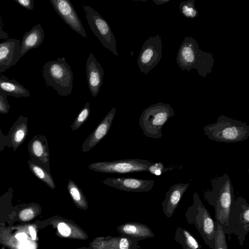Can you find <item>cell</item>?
Instances as JSON below:
<instances>
[{
	"label": "cell",
	"instance_id": "obj_1",
	"mask_svg": "<svg viewBox=\"0 0 249 249\" xmlns=\"http://www.w3.org/2000/svg\"><path fill=\"white\" fill-rule=\"evenodd\" d=\"M212 189L204 192L203 196L214 209L215 221L224 228L231 206L234 200V189L227 173L211 180Z\"/></svg>",
	"mask_w": 249,
	"mask_h": 249
},
{
	"label": "cell",
	"instance_id": "obj_2",
	"mask_svg": "<svg viewBox=\"0 0 249 249\" xmlns=\"http://www.w3.org/2000/svg\"><path fill=\"white\" fill-rule=\"evenodd\" d=\"M177 62L182 71L195 69L199 75L205 77L212 71L214 58L211 53L201 50L193 37H186L178 51Z\"/></svg>",
	"mask_w": 249,
	"mask_h": 249
},
{
	"label": "cell",
	"instance_id": "obj_3",
	"mask_svg": "<svg viewBox=\"0 0 249 249\" xmlns=\"http://www.w3.org/2000/svg\"><path fill=\"white\" fill-rule=\"evenodd\" d=\"M205 134L217 142H241L249 137V125L246 123L221 114L215 123L205 126Z\"/></svg>",
	"mask_w": 249,
	"mask_h": 249
},
{
	"label": "cell",
	"instance_id": "obj_4",
	"mask_svg": "<svg viewBox=\"0 0 249 249\" xmlns=\"http://www.w3.org/2000/svg\"><path fill=\"white\" fill-rule=\"evenodd\" d=\"M187 222L194 225L203 239L211 249L214 247L216 222L213 220L203 204L197 192L193 194V202L185 213Z\"/></svg>",
	"mask_w": 249,
	"mask_h": 249
},
{
	"label": "cell",
	"instance_id": "obj_5",
	"mask_svg": "<svg viewBox=\"0 0 249 249\" xmlns=\"http://www.w3.org/2000/svg\"><path fill=\"white\" fill-rule=\"evenodd\" d=\"M43 76L46 84L61 96L71 94L73 74L65 57L46 62L43 67Z\"/></svg>",
	"mask_w": 249,
	"mask_h": 249
},
{
	"label": "cell",
	"instance_id": "obj_6",
	"mask_svg": "<svg viewBox=\"0 0 249 249\" xmlns=\"http://www.w3.org/2000/svg\"><path fill=\"white\" fill-rule=\"evenodd\" d=\"M174 115V110L169 104L158 103L143 110L139 124L146 137L160 139L162 136L163 126Z\"/></svg>",
	"mask_w": 249,
	"mask_h": 249
},
{
	"label": "cell",
	"instance_id": "obj_7",
	"mask_svg": "<svg viewBox=\"0 0 249 249\" xmlns=\"http://www.w3.org/2000/svg\"><path fill=\"white\" fill-rule=\"evenodd\" d=\"M224 231L228 235L236 236L239 244L243 245L249 232V204L245 198L238 196L234 199Z\"/></svg>",
	"mask_w": 249,
	"mask_h": 249
},
{
	"label": "cell",
	"instance_id": "obj_8",
	"mask_svg": "<svg viewBox=\"0 0 249 249\" xmlns=\"http://www.w3.org/2000/svg\"><path fill=\"white\" fill-rule=\"evenodd\" d=\"M88 24L94 34L106 48L118 56L116 49V41L108 22L93 8L83 5Z\"/></svg>",
	"mask_w": 249,
	"mask_h": 249
},
{
	"label": "cell",
	"instance_id": "obj_9",
	"mask_svg": "<svg viewBox=\"0 0 249 249\" xmlns=\"http://www.w3.org/2000/svg\"><path fill=\"white\" fill-rule=\"evenodd\" d=\"M152 163L146 160L129 159L95 162L90 163L88 168L99 173L123 174L148 171Z\"/></svg>",
	"mask_w": 249,
	"mask_h": 249
},
{
	"label": "cell",
	"instance_id": "obj_10",
	"mask_svg": "<svg viewBox=\"0 0 249 249\" xmlns=\"http://www.w3.org/2000/svg\"><path fill=\"white\" fill-rule=\"evenodd\" d=\"M162 41L159 35L148 38L143 43L140 53L137 64L142 73L148 74L161 59Z\"/></svg>",
	"mask_w": 249,
	"mask_h": 249
},
{
	"label": "cell",
	"instance_id": "obj_11",
	"mask_svg": "<svg viewBox=\"0 0 249 249\" xmlns=\"http://www.w3.org/2000/svg\"><path fill=\"white\" fill-rule=\"evenodd\" d=\"M50 2L59 17L72 30L87 37L81 20L70 0H50Z\"/></svg>",
	"mask_w": 249,
	"mask_h": 249
},
{
	"label": "cell",
	"instance_id": "obj_12",
	"mask_svg": "<svg viewBox=\"0 0 249 249\" xmlns=\"http://www.w3.org/2000/svg\"><path fill=\"white\" fill-rule=\"evenodd\" d=\"M102 182L105 185L122 191L143 192L151 190L155 181L131 177H117L107 178Z\"/></svg>",
	"mask_w": 249,
	"mask_h": 249
},
{
	"label": "cell",
	"instance_id": "obj_13",
	"mask_svg": "<svg viewBox=\"0 0 249 249\" xmlns=\"http://www.w3.org/2000/svg\"><path fill=\"white\" fill-rule=\"evenodd\" d=\"M20 41L9 38L0 42V75L20 59Z\"/></svg>",
	"mask_w": 249,
	"mask_h": 249
},
{
	"label": "cell",
	"instance_id": "obj_14",
	"mask_svg": "<svg viewBox=\"0 0 249 249\" xmlns=\"http://www.w3.org/2000/svg\"><path fill=\"white\" fill-rule=\"evenodd\" d=\"M116 110L115 107H112L94 131L83 142L82 145L83 152L89 151L107 135L115 117Z\"/></svg>",
	"mask_w": 249,
	"mask_h": 249
},
{
	"label": "cell",
	"instance_id": "obj_15",
	"mask_svg": "<svg viewBox=\"0 0 249 249\" xmlns=\"http://www.w3.org/2000/svg\"><path fill=\"white\" fill-rule=\"evenodd\" d=\"M86 69L89 89L91 95L96 97L102 85L104 70L92 53L87 58Z\"/></svg>",
	"mask_w": 249,
	"mask_h": 249
},
{
	"label": "cell",
	"instance_id": "obj_16",
	"mask_svg": "<svg viewBox=\"0 0 249 249\" xmlns=\"http://www.w3.org/2000/svg\"><path fill=\"white\" fill-rule=\"evenodd\" d=\"M189 185L190 183L175 184L166 192L161 205L163 213L167 217L170 218L173 215Z\"/></svg>",
	"mask_w": 249,
	"mask_h": 249
},
{
	"label": "cell",
	"instance_id": "obj_17",
	"mask_svg": "<svg viewBox=\"0 0 249 249\" xmlns=\"http://www.w3.org/2000/svg\"><path fill=\"white\" fill-rule=\"evenodd\" d=\"M28 149L33 159L50 169L48 142L45 136L38 134L34 136L28 143Z\"/></svg>",
	"mask_w": 249,
	"mask_h": 249
},
{
	"label": "cell",
	"instance_id": "obj_18",
	"mask_svg": "<svg viewBox=\"0 0 249 249\" xmlns=\"http://www.w3.org/2000/svg\"><path fill=\"white\" fill-rule=\"evenodd\" d=\"M28 118L20 115L6 135V146L15 151L24 142L28 134Z\"/></svg>",
	"mask_w": 249,
	"mask_h": 249
},
{
	"label": "cell",
	"instance_id": "obj_19",
	"mask_svg": "<svg viewBox=\"0 0 249 249\" xmlns=\"http://www.w3.org/2000/svg\"><path fill=\"white\" fill-rule=\"evenodd\" d=\"M44 36V30L40 24L26 32L20 42V58L31 50L38 47L43 43Z\"/></svg>",
	"mask_w": 249,
	"mask_h": 249
},
{
	"label": "cell",
	"instance_id": "obj_20",
	"mask_svg": "<svg viewBox=\"0 0 249 249\" xmlns=\"http://www.w3.org/2000/svg\"><path fill=\"white\" fill-rule=\"evenodd\" d=\"M0 90L8 96L16 98L29 97L31 94L24 86L14 79L0 75Z\"/></svg>",
	"mask_w": 249,
	"mask_h": 249
},
{
	"label": "cell",
	"instance_id": "obj_21",
	"mask_svg": "<svg viewBox=\"0 0 249 249\" xmlns=\"http://www.w3.org/2000/svg\"><path fill=\"white\" fill-rule=\"evenodd\" d=\"M119 231L123 233L139 240L153 238L155 236L153 232L148 226L137 223L124 224L119 227Z\"/></svg>",
	"mask_w": 249,
	"mask_h": 249
},
{
	"label": "cell",
	"instance_id": "obj_22",
	"mask_svg": "<svg viewBox=\"0 0 249 249\" xmlns=\"http://www.w3.org/2000/svg\"><path fill=\"white\" fill-rule=\"evenodd\" d=\"M30 170L40 180L44 182L52 189H54L56 186L50 169L42 163L33 159L28 161Z\"/></svg>",
	"mask_w": 249,
	"mask_h": 249
},
{
	"label": "cell",
	"instance_id": "obj_23",
	"mask_svg": "<svg viewBox=\"0 0 249 249\" xmlns=\"http://www.w3.org/2000/svg\"><path fill=\"white\" fill-rule=\"evenodd\" d=\"M174 240L181 246L182 249H201V248L192 234L181 227H176Z\"/></svg>",
	"mask_w": 249,
	"mask_h": 249
},
{
	"label": "cell",
	"instance_id": "obj_24",
	"mask_svg": "<svg viewBox=\"0 0 249 249\" xmlns=\"http://www.w3.org/2000/svg\"><path fill=\"white\" fill-rule=\"evenodd\" d=\"M67 188L75 206L79 209L87 210L88 201L81 188L70 179H68Z\"/></svg>",
	"mask_w": 249,
	"mask_h": 249
},
{
	"label": "cell",
	"instance_id": "obj_25",
	"mask_svg": "<svg viewBox=\"0 0 249 249\" xmlns=\"http://www.w3.org/2000/svg\"><path fill=\"white\" fill-rule=\"evenodd\" d=\"M195 2L194 0H189L180 3L179 10L184 17L194 19L198 16V12L196 8Z\"/></svg>",
	"mask_w": 249,
	"mask_h": 249
},
{
	"label": "cell",
	"instance_id": "obj_26",
	"mask_svg": "<svg viewBox=\"0 0 249 249\" xmlns=\"http://www.w3.org/2000/svg\"><path fill=\"white\" fill-rule=\"evenodd\" d=\"M90 113V104L87 102L71 125V130L75 131L80 127L88 119Z\"/></svg>",
	"mask_w": 249,
	"mask_h": 249
},
{
	"label": "cell",
	"instance_id": "obj_27",
	"mask_svg": "<svg viewBox=\"0 0 249 249\" xmlns=\"http://www.w3.org/2000/svg\"><path fill=\"white\" fill-rule=\"evenodd\" d=\"M224 227L216 222V232L213 249H228Z\"/></svg>",
	"mask_w": 249,
	"mask_h": 249
},
{
	"label": "cell",
	"instance_id": "obj_28",
	"mask_svg": "<svg viewBox=\"0 0 249 249\" xmlns=\"http://www.w3.org/2000/svg\"><path fill=\"white\" fill-rule=\"evenodd\" d=\"M173 168L165 167L164 164L160 162H152L148 168V172L156 176L160 175L167 171L173 170Z\"/></svg>",
	"mask_w": 249,
	"mask_h": 249
},
{
	"label": "cell",
	"instance_id": "obj_29",
	"mask_svg": "<svg viewBox=\"0 0 249 249\" xmlns=\"http://www.w3.org/2000/svg\"><path fill=\"white\" fill-rule=\"evenodd\" d=\"M7 97V94L0 90V113L7 114L9 112L10 106Z\"/></svg>",
	"mask_w": 249,
	"mask_h": 249
},
{
	"label": "cell",
	"instance_id": "obj_30",
	"mask_svg": "<svg viewBox=\"0 0 249 249\" xmlns=\"http://www.w3.org/2000/svg\"><path fill=\"white\" fill-rule=\"evenodd\" d=\"M59 233L64 237H70L71 234V229L70 225L65 222H60L57 225Z\"/></svg>",
	"mask_w": 249,
	"mask_h": 249
},
{
	"label": "cell",
	"instance_id": "obj_31",
	"mask_svg": "<svg viewBox=\"0 0 249 249\" xmlns=\"http://www.w3.org/2000/svg\"><path fill=\"white\" fill-rule=\"evenodd\" d=\"M35 213L32 208H26L22 210L19 213V217L22 221H28L32 219Z\"/></svg>",
	"mask_w": 249,
	"mask_h": 249
},
{
	"label": "cell",
	"instance_id": "obj_32",
	"mask_svg": "<svg viewBox=\"0 0 249 249\" xmlns=\"http://www.w3.org/2000/svg\"><path fill=\"white\" fill-rule=\"evenodd\" d=\"M14 1L27 10L31 11L34 8V0H14Z\"/></svg>",
	"mask_w": 249,
	"mask_h": 249
},
{
	"label": "cell",
	"instance_id": "obj_33",
	"mask_svg": "<svg viewBox=\"0 0 249 249\" xmlns=\"http://www.w3.org/2000/svg\"><path fill=\"white\" fill-rule=\"evenodd\" d=\"M6 146V135H4L0 128V152Z\"/></svg>",
	"mask_w": 249,
	"mask_h": 249
},
{
	"label": "cell",
	"instance_id": "obj_34",
	"mask_svg": "<svg viewBox=\"0 0 249 249\" xmlns=\"http://www.w3.org/2000/svg\"><path fill=\"white\" fill-rule=\"evenodd\" d=\"M119 248L120 249H129V240L126 238H121L119 242Z\"/></svg>",
	"mask_w": 249,
	"mask_h": 249
},
{
	"label": "cell",
	"instance_id": "obj_35",
	"mask_svg": "<svg viewBox=\"0 0 249 249\" xmlns=\"http://www.w3.org/2000/svg\"><path fill=\"white\" fill-rule=\"evenodd\" d=\"M8 37V33L3 30V25L0 18V39H7Z\"/></svg>",
	"mask_w": 249,
	"mask_h": 249
},
{
	"label": "cell",
	"instance_id": "obj_36",
	"mask_svg": "<svg viewBox=\"0 0 249 249\" xmlns=\"http://www.w3.org/2000/svg\"><path fill=\"white\" fill-rule=\"evenodd\" d=\"M16 238L19 241H23L27 238V235L25 232H19L16 235Z\"/></svg>",
	"mask_w": 249,
	"mask_h": 249
},
{
	"label": "cell",
	"instance_id": "obj_37",
	"mask_svg": "<svg viewBox=\"0 0 249 249\" xmlns=\"http://www.w3.org/2000/svg\"><path fill=\"white\" fill-rule=\"evenodd\" d=\"M29 231L32 239L33 240H36V233L35 229L32 226H30L29 228Z\"/></svg>",
	"mask_w": 249,
	"mask_h": 249
},
{
	"label": "cell",
	"instance_id": "obj_38",
	"mask_svg": "<svg viewBox=\"0 0 249 249\" xmlns=\"http://www.w3.org/2000/svg\"><path fill=\"white\" fill-rule=\"evenodd\" d=\"M153 2H154L157 5H160V4H164L165 3H167L169 1H170L169 0H153Z\"/></svg>",
	"mask_w": 249,
	"mask_h": 249
}]
</instances>
